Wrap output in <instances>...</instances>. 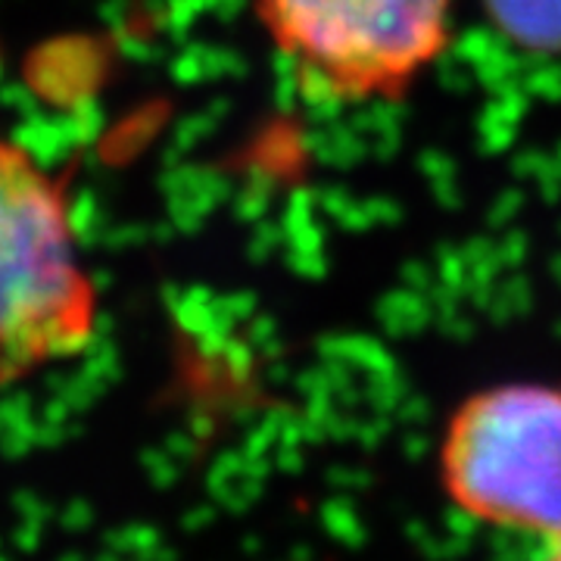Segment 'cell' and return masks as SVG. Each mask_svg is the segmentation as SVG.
<instances>
[{
	"label": "cell",
	"mask_w": 561,
	"mask_h": 561,
	"mask_svg": "<svg viewBox=\"0 0 561 561\" xmlns=\"http://www.w3.org/2000/svg\"><path fill=\"white\" fill-rule=\"evenodd\" d=\"M98 316L66 191L25 147L0 138V390L84 353Z\"/></svg>",
	"instance_id": "1"
},
{
	"label": "cell",
	"mask_w": 561,
	"mask_h": 561,
	"mask_svg": "<svg viewBox=\"0 0 561 561\" xmlns=\"http://www.w3.org/2000/svg\"><path fill=\"white\" fill-rule=\"evenodd\" d=\"M453 0H256L302 98L393 101L449 41Z\"/></svg>",
	"instance_id": "2"
},
{
	"label": "cell",
	"mask_w": 561,
	"mask_h": 561,
	"mask_svg": "<svg viewBox=\"0 0 561 561\" xmlns=\"http://www.w3.org/2000/svg\"><path fill=\"white\" fill-rule=\"evenodd\" d=\"M443 483L465 515L561 540V387L502 383L461 402L443 440Z\"/></svg>",
	"instance_id": "3"
},
{
	"label": "cell",
	"mask_w": 561,
	"mask_h": 561,
	"mask_svg": "<svg viewBox=\"0 0 561 561\" xmlns=\"http://www.w3.org/2000/svg\"><path fill=\"white\" fill-rule=\"evenodd\" d=\"M505 41L527 54H561V0H483Z\"/></svg>",
	"instance_id": "4"
},
{
	"label": "cell",
	"mask_w": 561,
	"mask_h": 561,
	"mask_svg": "<svg viewBox=\"0 0 561 561\" xmlns=\"http://www.w3.org/2000/svg\"><path fill=\"white\" fill-rule=\"evenodd\" d=\"M549 552L556 556V559H561V540H556L552 546H549Z\"/></svg>",
	"instance_id": "5"
}]
</instances>
